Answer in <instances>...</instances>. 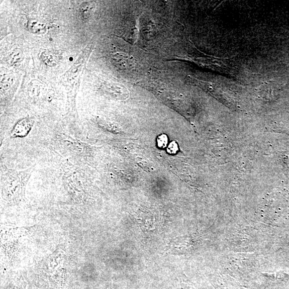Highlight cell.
<instances>
[{"label":"cell","instance_id":"obj_1","mask_svg":"<svg viewBox=\"0 0 289 289\" xmlns=\"http://www.w3.org/2000/svg\"><path fill=\"white\" fill-rule=\"evenodd\" d=\"M34 170L32 167L23 170L13 169L2 163L1 184L4 199L14 203L23 199L25 188Z\"/></svg>","mask_w":289,"mask_h":289},{"label":"cell","instance_id":"obj_2","mask_svg":"<svg viewBox=\"0 0 289 289\" xmlns=\"http://www.w3.org/2000/svg\"><path fill=\"white\" fill-rule=\"evenodd\" d=\"M56 140L60 146L71 156L84 160L90 155V147L80 140L66 134L56 135Z\"/></svg>","mask_w":289,"mask_h":289},{"label":"cell","instance_id":"obj_3","mask_svg":"<svg viewBox=\"0 0 289 289\" xmlns=\"http://www.w3.org/2000/svg\"><path fill=\"white\" fill-rule=\"evenodd\" d=\"M34 122L30 119H24L14 126L11 133V137L14 138H24L28 135Z\"/></svg>","mask_w":289,"mask_h":289},{"label":"cell","instance_id":"obj_4","mask_svg":"<svg viewBox=\"0 0 289 289\" xmlns=\"http://www.w3.org/2000/svg\"><path fill=\"white\" fill-rule=\"evenodd\" d=\"M167 143V137L164 135L160 136L158 138V144L160 147H164Z\"/></svg>","mask_w":289,"mask_h":289},{"label":"cell","instance_id":"obj_5","mask_svg":"<svg viewBox=\"0 0 289 289\" xmlns=\"http://www.w3.org/2000/svg\"><path fill=\"white\" fill-rule=\"evenodd\" d=\"M177 150V144L175 143H172L169 147L168 151L170 153H175Z\"/></svg>","mask_w":289,"mask_h":289}]
</instances>
